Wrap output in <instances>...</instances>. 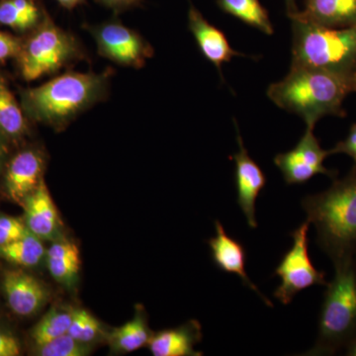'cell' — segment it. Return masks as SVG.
<instances>
[{
	"label": "cell",
	"mask_w": 356,
	"mask_h": 356,
	"mask_svg": "<svg viewBox=\"0 0 356 356\" xmlns=\"http://www.w3.org/2000/svg\"><path fill=\"white\" fill-rule=\"evenodd\" d=\"M43 19H37L23 13L13 0H0V25L6 26L13 31L28 34Z\"/></svg>",
	"instance_id": "26"
},
{
	"label": "cell",
	"mask_w": 356,
	"mask_h": 356,
	"mask_svg": "<svg viewBox=\"0 0 356 356\" xmlns=\"http://www.w3.org/2000/svg\"><path fill=\"white\" fill-rule=\"evenodd\" d=\"M215 228H216V236L208 241L211 257L215 266L222 273L235 274L245 286L254 291L266 306L273 308V302L266 298L248 277L245 270L247 250L243 247V243L229 236L221 222L215 221Z\"/></svg>",
	"instance_id": "12"
},
{
	"label": "cell",
	"mask_w": 356,
	"mask_h": 356,
	"mask_svg": "<svg viewBox=\"0 0 356 356\" xmlns=\"http://www.w3.org/2000/svg\"><path fill=\"white\" fill-rule=\"evenodd\" d=\"M152 337L153 334L143 312H138L132 321L106 334L110 348L115 353H132L139 350L149 344Z\"/></svg>",
	"instance_id": "20"
},
{
	"label": "cell",
	"mask_w": 356,
	"mask_h": 356,
	"mask_svg": "<svg viewBox=\"0 0 356 356\" xmlns=\"http://www.w3.org/2000/svg\"><path fill=\"white\" fill-rule=\"evenodd\" d=\"M284 1L288 17L291 18L295 14L298 13L299 8L297 6L296 0H284Z\"/></svg>",
	"instance_id": "34"
},
{
	"label": "cell",
	"mask_w": 356,
	"mask_h": 356,
	"mask_svg": "<svg viewBox=\"0 0 356 356\" xmlns=\"http://www.w3.org/2000/svg\"><path fill=\"white\" fill-rule=\"evenodd\" d=\"M217 4L225 13L238 18L250 27L266 35L273 34L269 14L259 0H217Z\"/></svg>",
	"instance_id": "21"
},
{
	"label": "cell",
	"mask_w": 356,
	"mask_h": 356,
	"mask_svg": "<svg viewBox=\"0 0 356 356\" xmlns=\"http://www.w3.org/2000/svg\"><path fill=\"white\" fill-rule=\"evenodd\" d=\"M329 152L330 154H346L356 163V123L351 126L350 133L346 139L337 143L336 146L329 149Z\"/></svg>",
	"instance_id": "30"
},
{
	"label": "cell",
	"mask_w": 356,
	"mask_h": 356,
	"mask_svg": "<svg viewBox=\"0 0 356 356\" xmlns=\"http://www.w3.org/2000/svg\"><path fill=\"white\" fill-rule=\"evenodd\" d=\"M188 27L201 53L217 67L221 76L222 65L231 62L234 57H245L243 54L232 48L224 33L206 20L192 3L188 10Z\"/></svg>",
	"instance_id": "15"
},
{
	"label": "cell",
	"mask_w": 356,
	"mask_h": 356,
	"mask_svg": "<svg viewBox=\"0 0 356 356\" xmlns=\"http://www.w3.org/2000/svg\"><path fill=\"white\" fill-rule=\"evenodd\" d=\"M355 259H356V257H355Z\"/></svg>",
	"instance_id": "37"
},
{
	"label": "cell",
	"mask_w": 356,
	"mask_h": 356,
	"mask_svg": "<svg viewBox=\"0 0 356 356\" xmlns=\"http://www.w3.org/2000/svg\"><path fill=\"white\" fill-rule=\"evenodd\" d=\"M25 222L18 218L0 215V247L15 242L27 233Z\"/></svg>",
	"instance_id": "27"
},
{
	"label": "cell",
	"mask_w": 356,
	"mask_h": 356,
	"mask_svg": "<svg viewBox=\"0 0 356 356\" xmlns=\"http://www.w3.org/2000/svg\"><path fill=\"white\" fill-rule=\"evenodd\" d=\"M310 222L306 221L291 233L293 245L274 271L280 277V286L273 293L274 298L283 305L291 303L298 293L315 285H327L324 271L318 270L311 261L308 250Z\"/></svg>",
	"instance_id": "7"
},
{
	"label": "cell",
	"mask_w": 356,
	"mask_h": 356,
	"mask_svg": "<svg viewBox=\"0 0 356 356\" xmlns=\"http://www.w3.org/2000/svg\"><path fill=\"white\" fill-rule=\"evenodd\" d=\"M22 206L25 210L24 222L28 231L42 241L54 242L63 238L62 222L44 180L36 191L25 199Z\"/></svg>",
	"instance_id": "14"
},
{
	"label": "cell",
	"mask_w": 356,
	"mask_h": 356,
	"mask_svg": "<svg viewBox=\"0 0 356 356\" xmlns=\"http://www.w3.org/2000/svg\"><path fill=\"white\" fill-rule=\"evenodd\" d=\"M201 341L200 325L197 322L165 330L152 337L149 346L154 356H197L202 353L193 346Z\"/></svg>",
	"instance_id": "17"
},
{
	"label": "cell",
	"mask_w": 356,
	"mask_h": 356,
	"mask_svg": "<svg viewBox=\"0 0 356 356\" xmlns=\"http://www.w3.org/2000/svg\"><path fill=\"white\" fill-rule=\"evenodd\" d=\"M43 241L28 231L15 242L0 247V257L23 267L38 266L46 257Z\"/></svg>",
	"instance_id": "22"
},
{
	"label": "cell",
	"mask_w": 356,
	"mask_h": 356,
	"mask_svg": "<svg viewBox=\"0 0 356 356\" xmlns=\"http://www.w3.org/2000/svg\"><path fill=\"white\" fill-rule=\"evenodd\" d=\"M83 27L95 40L99 56L114 64L140 70L153 58L154 49L151 43L118 18L100 24H84Z\"/></svg>",
	"instance_id": "8"
},
{
	"label": "cell",
	"mask_w": 356,
	"mask_h": 356,
	"mask_svg": "<svg viewBox=\"0 0 356 356\" xmlns=\"http://www.w3.org/2000/svg\"><path fill=\"white\" fill-rule=\"evenodd\" d=\"M235 126L238 151L232 156V159L235 163L236 202L247 219L248 227L255 229L257 227L255 202L266 186V177L261 166L257 165L254 159L250 158L247 147L243 145L236 121Z\"/></svg>",
	"instance_id": "11"
},
{
	"label": "cell",
	"mask_w": 356,
	"mask_h": 356,
	"mask_svg": "<svg viewBox=\"0 0 356 356\" xmlns=\"http://www.w3.org/2000/svg\"><path fill=\"white\" fill-rule=\"evenodd\" d=\"M22 40L8 33L0 31V63L17 57Z\"/></svg>",
	"instance_id": "28"
},
{
	"label": "cell",
	"mask_w": 356,
	"mask_h": 356,
	"mask_svg": "<svg viewBox=\"0 0 356 356\" xmlns=\"http://www.w3.org/2000/svg\"><path fill=\"white\" fill-rule=\"evenodd\" d=\"M46 259L54 280L69 289L76 286L81 269L79 250L76 243L64 238L54 241L47 250Z\"/></svg>",
	"instance_id": "18"
},
{
	"label": "cell",
	"mask_w": 356,
	"mask_h": 356,
	"mask_svg": "<svg viewBox=\"0 0 356 356\" xmlns=\"http://www.w3.org/2000/svg\"><path fill=\"white\" fill-rule=\"evenodd\" d=\"M16 60L22 79L33 81L88 60V56L77 37L56 24L46 11L41 23L22 40Z\"/></svg>",
	"instance_id": "6"
},
{
	"label": "cell",
	"mask_w": 356,
	"mask_h": 356,
	"mask_svg": "<svg viewBox=\"0 0 356 356\" xmlns=\"http://www.w3.org/2000/svg\"><path fill=\"white\" fill-rule=\"evenodd\" d=\"M114 74L112 67L102 72H65L21 91L22 108L31 120L64 130L79 115L108 97Z\"/></svg>",
	"instance_id": "1"
},
{
	"label": "cell",
	"mask_w": 356,
	"mask_h": 356,
	"mask_svg": "<svg viewBox=\"0 0 356 356\" xmlns=\"http://www.w3.org/2000/svg\"><path fill=\"white\" fill-rule=\"evenodd\" d=\"M2 288L9 308L21 317L35 315L48 302L49 293L46 287L22 270L6 271Z\"/></svg>",
	"instance_id": "13"
},
{
	"label": "cell",
	"mask_w": 356,
	"mask_h": 356,
	"mask_svg": "<svg viewBox=\"0 0 356 356\" xmlns=\"http://www.w3.org/2000/svg\"><path fill=\"white\" fill-rule=\"evenodd\" d=\"M292 20L293 67L325 70L350 79L356 72V26L325 27Z\"/></svg>",
	"instance_id": "4"
},
{
	"label": "cell",
	"mask_w": 356,
	"mask_h": 356,
	"mask_svg": "<svg viewBox=\"0 0 356 356\" xmlns=\"http://www.w3.org/2000/svg\"><path fill=\"white\" fill-rule=\"evenodd\" d=\"M96 1L113 11L115 15H118L124 11L142 6L144 0H96Z\"/></svg>",
	"instance_id": "31"
},
{
	"label": "cell",
	"mask_w": 356,
	"mask_h": 356,
	"mask_svg": "<svg viewBox=\"0 0 356 356\" xmlns=\"http://www.w3.org/2000/svg\"><path fill=\"white\" fill-rule=\"evenodd\" d=\"M329 156L330 152L323 149L314 135V128L307 127L294 149L276 154L273 163L288 185L303 184L317 175H325L332 179L337 177L336 170L324 165L325 159Z\"/></svg>",
	"instance_id": "9"
},
{
	"label": "cell",
	"mask_w": 356,
	"mask_h": 356,
	"mask_svg": "<svg viewBox=\"0 0 356 356\" xmlns=\"http://www.w3.org/2000/svg\"><path fill=\"white\" fill-rule=\"evenodd\" d=\"M44 168L46 156L38 147L22 149L9 159L3 170V186L9 199L22 206L44 180Z\"/></svg>",
	"instance_id": "10"
},
{
	"label": "cell",
	"mask_w": 356,
	"mask_h": 356,
	"mask_svg": "<svg viewBox=\"0 0 356 356\" xmlns=\"http://www.w3.org/2000/svg\"><path fill=\"white\" fill-rule=\"evenodd\" d=\"M92 351L91 344L76 341L69 334L54 339L41 346H36L35 355L39 356H86Z\"/></svg>",
	"instance_id": "25"
},
{
	"label": "cell",
	"mask_w": 356,
	"mask_h": 356,
	"mask_svg": "<svg viewBox=\"0 0 356 356\" xmlns=\"http://www.w3.org/2000/svg\"><path fill=\"white\" fill-rule=\"evenodd\" d=\"M302 207L316 229V243L336 266L356 257V163L327 191L306 196Z\"/></svg>",
	"instance_id": "2"
},
{
	"label": "cell",
	"mask_w": 356,
	"mask_h": 356,
	"mask_svg": "<svg viewBox=\"0 0 356 356\" xmlns=\"http://www.w3.org/2000/svg\"><path fill=\"white\" fill-rule=\"evenodd\" d=\"M346 355L348 356H356V337L351 341V343L346 346Z\"/></svg>",
	"instance_id": "35"
},
{
	"label": "cell",
	"mask_w": 356,
	"mask_h": 356,
	"mask_svg": "<svg viewBox=\"0 0 356 356\" xmlns=\"http://www.w3.org/2000/svg\"><path fill=\"white\" fill-rule=\"evenodd\" d=\"M28 131L24 110L0 72V132L8 142H18L27 135Z\"/></svg>",
	"instance_id": "19"
},
{
	"label": "cell",
	"mask_w": 356,
	"mask_h": 356,
	"mask_svg": "<svg viewBox=\"0 0 356 356\" xmlns=\"http://www.w3.org/2000/svg\"><path fill=\"white\" fill-rule=\"evenodd\" d=\"M72 317V309L51 308L33 329L31 337L35 346H41L67 334Z\"/></svg>",
	"instance_id": "23"
},
{
	"label": "cell",
	"mask_w": 356,
	"mask_h": 356,
	"mask_svg": "<svg viewBox=\"0 0 356 356\" xmlns=\"http://www.w3.org/2000/svg\"><path fill=\"white\" fill-rule=\"evenodd\" d=\"M353 92H356V72H355V74H353Z\"/></svg>",
	"instance_id": "36"
},
{
	"label": "cell",
	"mask_w": 356,
	"mask_h": 356,
	"mask_svg": "<svg viewBox=\"0 0 356 356\" xmlns=\"http://www.w3.org/2000/svg\"><path fill=\"white\" fill-rule=\"evenodd\" d=\"M334 267L318 315L317 341L305 355H336L356 337V259Z\"/></svg>",
	"instance_id": "5"
},
{
	"label": "cell",
	"mask_w": 356,
	"mask_h": 356,
	"mask_svg": "<svg viewBox=\"0 0 356 356\" xmlns=\"http://www.w3.org/2000/svg\"><path fill=\"white\" fill-rule=\"evenodd\" d=\"M63 8L67 10L72 11L76 9V7L83 6L86 3V0H56Z\"/></svg>",
	"instance_id": "33"
},
{
	"label": "cell",
	"mask_w": 356,
	"mask_h": 356,
	"mask_svg": "<svg viewBox=\"0 0 356 356\" xmlns=\"http://www.w3.org/2000/svg\"><path fill=\"white\" fill-rule=\"evenodd\" d=\"M67 334L83 343L92 344L103 337L99 321L83 309H72V323Z\"/></svg>",
	"instance_id": "24"
},
{
	"label": "cell",
	"mask_w": 356,
	"mask_h": 356,
	"mask_svg": "<svg viewBox=\"0 0 356 356\" xmlns=\"http://www.w3.org/2000/svg\"><path fill=\"white\" fill-rule=\"evenodd\" d=\"M353 92L346 77L309 67H290L289 72L267 89V96L280 108L298 115L307 127L327 116H346L343 102Z\"/></svg>",
	"instance_id": "3"
},
{
	"label": "cell",
	"mask_w": 356,
	"mask_h": 356,
	"mask_svg": "<svg viewBox=\"0 0 356 356\" xmlns=\"http://www.w3.org/2000/svg\"><path fill=\"white\" fill-rule=\"evenodd\" d=\"M7 154H8V140L0 132V173L3 172L7 163Z\"/></svg>",
	"instance_id": "32"
},
{
	"label": "cell",
	"mask_w": 356,
	"mask_h": 356,
	"mask_svg": "<svg viewBox=\"0 0 356 356\" xmlns=\"http://www.w3.org/2000/svg\"><path fill=\"white\" fill-rule=\"evenodd\" d=\"M21 346L13 332L0 325V356L20 355Z\"/></svg>",
	"instance_id": "29"
},
{
	"label": "cell",
	"mask_w": 356,
	"mask_h": 356,
	"mask_svg": "<svg viewBox=\"0 0 356 356\" xmlns=\"http://www.w3.org/2000/svg\"><path fill=\"white\" fill-rule=\"evenodd\" d=\"M306 21L325 27L356 26V0H305L303 10L290 19Z\"/></svg>",
	"instance_id": "16"
}]
</instances>
